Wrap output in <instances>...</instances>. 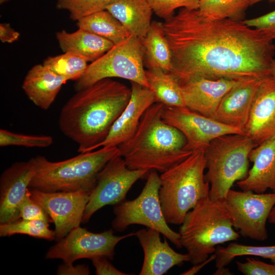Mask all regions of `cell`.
Listing matches in <instances>:
<instances>
[{"label":"cell","instance_id":"2","mask_svg":"<svg viewBox=\"0 0 275 275\" xmlns=\"http://www.w3.org/2000/svg\"><path fill=\"white\" fill-rule=\"evenodd\" d=\"M131 88L107 78L76 91L59 117L60 130L76 143L77 151H93L107 135L128 104Z\"/></svg>","mask_w":275,"mask_h":275},{"label":"cell","instance_id":"17","mask_svg":"<svg viewBox=\"0 0 275 275\" xmlns=\"http://www.w3.org/2000/svg\"><path fill=\"white\" fill-rule=\"evenodd\" d=\"M242 80L197 77L181 82L184 106L213 119L223 98Z\"/></svg>","mask_w":275,"mask_h":275},{"label":"cell","instance_id":"21","mask_svg":"<svg viewBox=\"0 0 275 275\" xmlns=\"http://www.w3.org/2000/svg\"><path fill=\"white\" fill-rule=\"evenodd\" d=\"M253 163L247 176L236 182L243 191L264 193L268 189L275 192V139L254 148L249 156Z\"/></svg>","mask_w":275,"mask_h":275},{"label":"cell","instance_id":"14","mask_svg":"<svg viewBox=\"0 0 275 275\" xmlns=\"http://www.w3.org/2000/svg\"><path fill=\"white\" fill-rule=\"evenodd\" d=\"M32 198L44 210L54 224L58 241L80 226L90 191L47 192L31 189Z\"/></svg>","mask_w":275,"mask_h":275},{"label":"cell","instance_id":"31","mask_svg":"<svg viewBox=\"0 0 275 275\" xmlns=\"http://www.w3.org/2000/svg\"><path fill=\"white\" fill-rule=\"evenodd\" d=\"M20 234L44 239L55 240V232L49 229L48 222L40 220L19 219L12 223L0 224V236Z\"/></svg>","mask_w":275,"mask_h":275},{"label":"cell","instance_id":"37","mask_svg":"<svg viewBox=\"0 0 275 275\" xmlns=\"http://www.w3.org/2000/svg\"><path fill=\"white\" fill-rule=\"evenodd\" d=\"M243 22L248 26L263 31L275 40V10L258 17L244 19Z\"/></svg>","mask_w":275,"mask_h":275},{"label":"cell","instance_id":"42","mask_svg":"<svg viewBox=\"0 0 275 275\" xmlns=\"http://www.w3.org/2000/svg\"><path fill=\"white\" fill-rule=\"evenodd\" d=\"M215 275H222V274H232L231 271L229 270L228 268H226L225 267L217 268L216 270L213 273Z\"/></svg>","mask_w":275,"mask_h":275},{"label":"cell","instance_id":"23","mask_svg":"<svg viewBox=\"0 0 275 275\" xmlns=\"http://www.w3.org/2000/svg\"><path fill=\"white\" fill-rule=\"evenodd\" d=\"M56 38L64 52L73 53L91 62L99 59L114 45L105 38L80 29L72 33L59 32Z\"/></svg>","mask_w":275,"mask_h":275},{"label":"cell","instance_id":"18","mask_svg":"<svg viewBox=\"0 0 275 275\" xmlns=\"http://www.w3.org/2000/svg\"><path fill=\"white\" fill-rule=\"evenodd\" d=\"M243 131L257 146L275 139V79L271 75L262 80Z\"/></svg>","mask_w":275,"mask_h":275},{"label":"cell","instance_id":"16","mask_svg":"<svg viewBox=\"0 0 275 275\" xmlns=\"http://www.w3.org/2000/svg\"><path fill=\"white\" fill-rule=\"evenodd\" d=\"M31 159L18 161L6 169L0 177V224L19 219L18 208L35 174Z\"/></svg>","mask_w":275,"mask_h":275},{"label":"cell","instance_id":"36","mask_svg":"<svg viewBox=\"0 0 275 275\" xmlns=\"http://www.w3.org/2000/svg\"><path fill=\"white\" fill-rule=\"evenodd\" d=\"M237 269L245 275H275V263L268 264L252 257L236 261Z\"/></svg>","mask_w":275,"mask_h":275},{"label":"cell","instance_id":"38","mask_svg":"<svg viewBox=\"0 0 275 275\" xmlns=\"http://www.w3.org/2000/svg\"><path fill=\"white\" fill-rule=\"evenodd\" d=\"M105 257H97L91 259L97 275H128L115 266Z\"/></svg>","mask_w":275,"mask_h":275},{"label":"cell","instance_id":"44","mask_svg":"<svg viewBox=\"0 0 275 275\" xmlns=\"http://www.w3.org/2000/svg\"><path fill=\"white\" fill-rule=\"evenodd\" d=\"M270 75L275 79V60L272 61L270 67Z\"/></svg>","mask_w":275,"mask_h":275},{"label":"cell","instance_id":"26","mask_svg":"<svg viewBox=\"0 0 275 275\" xmlns=\"http://www.w3.org/2000/svg\"><path fill=\"white\" fill-rule=\"evenodd\" d=\"M145 74L156 102L167 106H185L181 84L173 73L160 69H147Z\"/></svg>","mask_w":275,"mask_h":275},{"label":"cell","instance_id":"41","mask_svg":"<svg viewBox=\"0 0 275 275\" xmlns=\"http://www.w3.org/2000/svg\"><path fill=\"white\" fill-rule=\"evenodd\" d=\"M216 255L215 253L211 255L205 261L200 263L195 264L193 267L187 270L182 272L180 274L183 275H193L198 273L205 265L215 260Z\"/></svg>","mask_w":275,"mask_h":275},{"label":"cell","instance_id":"35","mask_svg":"<svg viewBox=\"0 0 275 275\" xmlns=\"http://www.w3.org/2000/svg\"><path fill=\"white\" fill-rule=\"evenodd\" d=\"M18 211L19 219L50 222V217L44 210L32 198L30 188L20 203Z\"/></svg>","mask_w":275,"mask_h":275},{"label":"cell","instance_id":"4","mask_svg":"<svg viewBox=\"0 0 275 275\" xmlns=\"http://www.w3.org/2000/svg\"><path fill=\"white\" fill-rule=\"evenodd\" d=\"M119 155L118 147H101L60 161L43 156L31 158L35 174L29 188L43 191H90L106 164Z\"/></svg>","mask_w":275,"mask_h":275},{"label":"cell","instance_id":"45","mask_svg":"<svg viewBox=\"0 0 275 275\" xmlns=\"http://www.w3.org/2000/svg\"><path fill=\"white\" fill-rule=\"evenodd\" d=\"M264 0H250V6L254 5L258 2L263 1ZM270 2H275V0H267Z\"/></svg>","mask_w":275,"mask_h":275},{"label":"cell","instance_id":"29","mask_svg":"<svg viewBox=\"0 0 275 275\" xmlns=\"http://www.w3.org/2000/svg\"><path fill=\"white\" fill-rule=\"evenodd\" d=\"M216 255V268L226 267L235 258L243 256L260 257L269 259L275 263V245L253 246L233 242L226 247L217 246L214 253Z\"/></svg>","mask_w":275,"mask_h":275},{"label":"cell","instance_id":"22","mask_svg":"<svg viewBox=\"0 0 275 275\" xmlns=\"http://www.w3.org/2000/svg\"><path fill=\"white\" fill-rule=\"evenodd\" d=\"M67 81L43 64H37L28 72L22 88L35 105L46 110L52 105L62 86Z\"/></svg>","mask_w":275,"mask_h":275},{"label":"cell","instance_id":"9","mask_svg":"<svg viewBox=\"0 0 275 275\" xmlns=\"http://www.w3.org/2000/svg\"><path fill=\"white\" fill-rule=\"evenodd\" d=\"M160 186V176L157 172L149 171L140 195L133 200H124L115 206L112 229L122 232L131 225H143L159 232L178 249H181L179 233L171 229L162 212L159 197Z\"/></svg>","mask_w":275,"mask_h":275},{"label":"cell","instance_id":"43","mask_svg":"<svg viewBox=\"0 0 275 275\" xmlns=\"http://www.w3.org/2000/svg\"><path fill=\"white\" fill-rule=\"evenodd\" d=\"M268 221L275 227V206L272 209L268 217Z\"/></svg>","mask_w":275,"mask_h":275},{"label":"cell","instance_id":"1","mask_svg":"<svg viewBox=\"0 0 275 275\" xmlns=\"http://www.w3.org/2000/svg\"><path fill=\"white\" fill-rule=\"evenodd\" d=\"M163 25L180 83L197 77L240 80L270 75L273 39L242 21L210 20L198 9L182 8Z\"/></svg>","mask_w":275,"mask_h":275},{"label":"cell","instance_id":"24","mask_svg":"<svg viewBox=\"0 0 275 275\" xmlns=\"http://www.w3.org/2000/svg\"><path fill=\"white\" fill-rule=\"evenodd\" d=\"M132 35L144 37L150 28L153 13L147 0H117L106 9Z\"/></svg>","mask_w":275,"mask_h":275},{"label":"cell","instance_id":"5","mask_svg":"<svg viewBox=\"0 0 275 275\" xmlns=\"http://www.w3.org/2000/svg\"><path fill=\"white\" fill-rule=\"evenodd\" d=\"M180 241L195 265L214 253L215 246L240 236L232 225L225 199H201L185 215L180 225Z\"/></svg>","mask_w":275,"mask_h":275},{"label":"cell","instance_id":"25","mask_svg":"<svg viewBox=\"0 0 275 275\" xmlns=\"http://www.w3.org/2000/svg\"><path fill=\"white\" fill-rule=\"evenodd\" d=\"M141 39L144 65L147 69H172V52L164 31L163 22L153 21L146 35Z\"/></svg>","mask_w":275,"mask_h":275},{"label":"cell","instance_id":"40","mask_svg":"<svg viewBox=\"0 0 275 275\" xmlns=\"http://www.w3.org/2000/svg\"><path fill=\"white\" fill-rule=\"evenodd\" d=\"M20 34L13 29L9 23H1L0 40L3 43H11L19 39Z\"/></svg>","mask_w":275,"mask_h":275},{"label":"cell","instance_id":"8","mask_svg":"<svg viewBox=\"0 0 275 275\" xmlns=\"http://www.w3.org/2000/svg\"><path fill=\"white\" fill-rule=\"evenodd\" d=\"M145 70L141 39L131 35L89 64L82 75L75 81L74 89L77 91L101 79L114 77L149 88Z\"/></svg>","mask_w":275,"mask_h":275},{"label":"cell","instance_id":"39","mask_svg":"<svg viewBox=\"0 0 275 275\" xmlns=\"http://www.w3.org/2000/svg\"><path fill=\"white\" fill-rule=\"evenodd\" d=\"M73 263L64 262L59 265L57 274L59 275H88L89 266L86 264L74 265Z\"/></svg>","mask_w":275,"mask_h":275},{"label":"cell","instance_id":"7","mask_svg":"<svg viewBox=\"0 0 275 275\" xmlns=\"http://www.w3.org/2000/svg\"><path fill=\"white\" fill-rule=\"evenodd\" d=\"M256 146L245 134L223 135L211 142L204 150L210 199L224 200L233 184L247 176L249 154Z\"/></svg>","mask_w":275,"mask_h":275},{"label":"cell","instance_id":"6","mask_svg":"<svg viewBox=\"0 0 275 275\" xmlns=\"http://www.w3.org/2000/svg\"><path fill=\"white\" fill-rule=\"evenodd\" d=\"M205 169L204 150L199 149L161 174L159 197L168 224L180 225L197 203L209 196Z\"/></svg>","mask_w":275,"mask_h":275},{"label":"cell","instance_id":"30","mask_svg":"<svg viewBox=\"0 0 275 275\" xmlns=\"http://www.w3.org/2000/svg\"><path fill=\"white\" fill-rule=\"evenodd\" d=\"M88 62L72 52H66L46 59L43 64L67 80H77L85 72Z\"/></svg>","mask_w":275,"mask_h":275},{"label":"cell","instance_id":"3","mask_svg":"<svg viewBox=\"0 0 275 275\" xmlns=\"http://www.w3.org/2000/svg\"><path fill=\"white\" fill-rule=\"evenodd\" d=\"M163 105L155 102L150 106L142 117L134 134L118 146L119 155L129 169L162 173L193 152L185 149L183 134L163 120Z\"/></svg>","mask_w":275,"mask_h":275},{"label":"cell","instance_id":"13","mask_svg":"<svg viewBox=\"0 0 275 275\" xmlns=\"http://www.w3.org/2000/svg\"><path fill=\"white\" fill-rule=\"evenodd\" d=\"M161 117L168 124L179 130L186 140L185 149H203L215 138L229 134H245L243 131L228 126L185 106L163 105Z\"/></svg>","mask_w":275,"mask_h":275},{"label":"cell","instance_id":"27","mask_svg":"<svg viewBox=\"0 0 275 275\" xmlns=\"http://www.w3.org/2000/svg\"><path fill=\"white\" fill-rule=\"evenodd\" d=\"M78 29L89 31L105 38L114 44L131 34L107 10H102L77 21Z\"/></svg>","mask_w":275,"mask_h":275},{"label":"cell","instance_id":"12","mask_svg":"<svg viewBox=\"0 0 275 275\" xmlns=\"http://www.w3.org/2000/svg\"><path fill=\"white\" fill-rule=\"evenodd\" d=\"M112 229L101 233H93L80 226L71 231L51 246L46 253L47 259H60L64 262L97 257H105L112 260L115 249L121 240L133 236L135 232L124 235L114 234Z\"/></svg>","mask_w":275,"mask_h":275},{"label":"cell","instance_id":"20","mask_svg":"<svg viewBox=\"0 0 275 275\" xmlns=\"http://www.w3.org/2000/svg\"><path fill=\"white\" fill-rule=\"evenodd\" d=\"M263 78L244 79L231 89L220 102L213 119L243 131L257 90Z\"/></svg>","mask_w":275,"mask_h":275},{"label":"cell","instance_id":"34","mask_svg":"<svg viewBox=\"0 0 275 275\" xmlns=\"http://www.w3.org/2000/svg\"><path fill=\"white\" fill-rule=\"evenodd\" d=\"M153 13L157 16L167 19L175 14V11L180 8L198 9L201 0H147Z\"/></svg>","mask_w":275,"mask_h":275},{"label":"cell","instance_id":"19","mask_svg":"<svg viewBox=\"0 0 275 275\" xmlns=\"http://www.w3.org/2000/svg\"><path fill=\"white\" fill-rule=\"evenodd\" d=\"M160 233L150 228L135 232L144 252L140 275H162L175 266L189 261L187 254L179 253L169 244L166 237L161 240Z\"/></svg>","mask_w":275,"mask_h":275},{"label":"cell","instance_id":"10","mask_svg":"<svg viewBox=\"0 0 275 275\" xmlns=\"http://www.w3.org/2000/svg\"><path fill=\"white\" fill-rule=\"evenodd\" d=\"M225 199L232 225L240 235L260 241L267 239L266 224L275 206V192L256 193L231 189Z\"/></svg>","mask_w":275,"mask_h":275},{"label":"cell","instance_id":"15","mask_svg":"<svg viewBox=\"0 0 275 275\" xmlns=\"http://www.w3.org/2000/svg\"><path fill=\"white\" fill-rule=\"evenodd\" d=\"M130 82L131 96L128 104L112 125L105 139L93 150L101 147H118L129 140L136 131L143 114L156 102L154 94L149 88Z\"/></svg>","mask_w":275,"mask_h":275},{"label":"cell","instance_id":"32","mask_svg":"<svg viewBox=\"0 0 275 275\" xmlns=\"http://www.w3.org/2000/svg\"><path fill=\"white\" fill-rule=\"evenodd\" d=\"M117 0H57V7L66 10L73 20L79 19L106 10Z\"/></svg>","mask_w":275,"mask_h":275},{"label":"cell","instance_id":"11","mask_svg":"<svg viewBox=\"0 0 275 275\" xmlns=\"http://www.w3.org/2000/svg\"><path fill=\"white\" fill-rule=\"evenodd\" d=\"M149 172L129 169L120 155L110 160L99 173L96 184L90 191L82 222H88L103 207L124 201L135 182Z\"/></svg>","mask_w":275,"mask_h":275},{"label":"cell","instance_id":"28","mask_svg":"<svg viewBox=\"0 0 275 275\" xmlns=\"http://www.w3.org/2000/svg\"><path fill=\"white\" fill-rule=\"evenodd\" d=\"M250 0H201L198 11L208 20L228 19L242 21Z\"/></svg>","mask_w":275,"mask_h":275},{"label":"cell","instance_id":"33","mask_svg":"<svg viewBox=\"0 0 275 275\" xmlns=\"http://www.w3.org/2000/svg\"><path fill=\"white\" fill-rule=\"evenodd\" d=\"M53 142L49 135H34L15 133L7 130H0V146H23L25 147L46 148Z\"/></svg>","mask_w":275,"mask_h":275}]
</instances>
